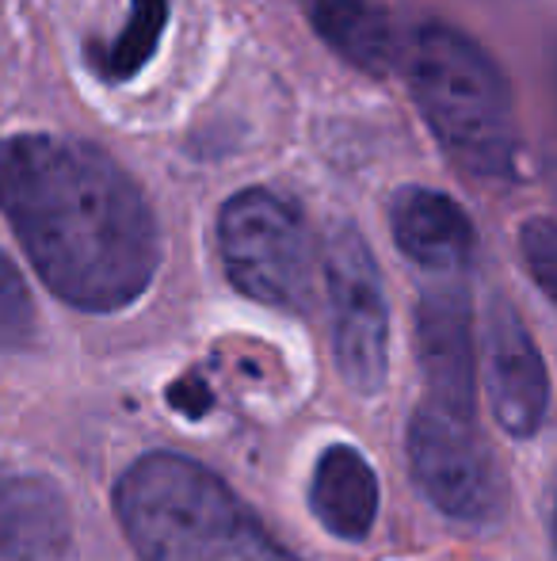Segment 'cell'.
Here are the masks:
<instances>
[{"mask_svg":"<svg viewBox=\"0 0 557 561\" xmlns=\"http://www.w3.org/2000/svg\"><path fill=\"white\" fill-rule=\"evenodd\" d=\"M550 550L557 561V485H554V504H550Z\"/></svg>","mask_w":557,"mask_h":561,"instance_id":"e0dca14e","label":"cell"},{"mask_svg":"<svg viewBox=\"0 0 557 561\" xmlns=\"http://www.w3.org/2000/svg\"><path fill=\"white\" fill-rule=\"evenodd\" d=\"M69 531L66 496L50 478L0 466V561H58Z\"/></svg>","mask_w":557,"mask_h":561,"instance_id":"9c48e42d","label":"cell"},{"mask_svg":"<svg viewBox=\"0 0 557 561\" xmlns=\"http://www.w3.org/2000/svg\"><path fill=\"white\" fill-rule=\"evenodd\" d=\"M485 355H489V393L500 428L527 439L543 428L550 405V375L543 352L527 333L520 310L508 298H492L489 329H485Z\"/></svg>","mask_w":557,"mask_h":561,"instance_id":"52a82bcc","label":"cell"},{"mask_svg":"<svg viewBox=\"0 0 557 561\" xmlns=\"http://www.w3.org/2000/svg\"><path fill=\"white\" fill-rule=\"evenodd\" d=\"M394 241L413 264L436 275H462L474 256V226L466 210L431 187H402L390 207Z\"/></svg>","mask_w":557,"mask_h":561,"instance_id":"30bf717a","label":"cell"},{"mask_svg":"<svg viewBox=\"0 0 557 561\" xmlns=\"http://www.w3.org/2000/svg\"><path fill=\"white\" fill-rule=\"evenodd\" d=\"M218 252L230 283L271 310L305 313L313 306L317 249L305 218L282 195L245 187L218 215Z\"/></svg>","mask_w":557,"mask_h":561,"instance_id":"277c9868","label":"cell"},{"mask_svg":"<svg viewBox=\"0 0 557 561\" xmlns=\"http://www.w3.org/2000/svg\"><path fill=\"white\" fill-rule=\"evenodd\" d=\"M115 512L141 561H298L207 466L146 455L119 478Z\"/></svg>","mask_w":557,"mask_h":561,"instance_id":"7a4b0ae2","label":"cell"},{"mask_svg":"<svg viewBox=\"0 0 557 561\" xmlns=\"http://www.w3.org/2000/svg\"><path fill=\"white\" fill-rule=\"evenodd\" d=\"M417 352L428 382L423 401L474 416V333H469V298L459 275H443L420 295Z\"/></svg>","mask_w":557,"mask_h":561,"instance_id":"ba28073f","label":"cell"},{"mask_svg":"<svg viewBox=\"0 0 557 561\" xmlns=\"http://www.w3.org/2000/svg\"><path fill=\"white\" fill-rule=\"evenodd\" d=\"M523 264L531 279L543 287V295L557 306V222L554 218H531L520 229Z\"/></svg>","mask_w":557,"mask_h":561,"instance_id":"9a60e30c","label":"cell"},{"mask_svg":"<svg viewBox=\"0 0 557 561\" xmlns=\"http://www.w3.org/2000/svg\"><path fill=\"white\" fill-rule=\"evenodd\" d=\"M310 27L348 66L382 77L397 66V31L386 0H302Z\"/></svg>","mask_w":557,"mask_h":561,"instance_id":"7c38bea8","label":"cell"},{"mask_svg":"<svg viewBox=\"0 0 557 561\" xmlns=\"http://www.w3.org/2000/svg\"><path fill=\"white\" fill-rule=\"evenodd\" d=\"M409 470L420 493L459 524L489 527L504 512V473L477 421L423 401L405 432Z\"/></svg>","mask_w":557,"mask_h":561,"instance_id":"5b68a950","label":"cell"},{"mask_svg":"<svg viewBox=\"0 0 557 561\" xmlns=\"http://www.w3.org/2000/svg\"><path fill=\"white\" fill-rule=\"evenodd\" d=\"M35 333V306L20 272L0 252V347H23Z\"/></svg>","mask_w":557,"mask_h":561,"instance_id":"5bb4252c","label":"cell"},{"mask_svg":"<svg viewBox=\"0 0 557 561\" xmlns=\"http://www.w3.org/2000/svg\"><path fill=\"white\" fill-rule=\"evenodd\" d=\"M325 287L336 367L351 390L371 398L390 370V310L374 252L356 226H336L325 241Z\"/></svg>","mask_w":557,"mask_h":561,"instance_id":"8992f818","label":"cell"},{"mask_svg":"<svg viewBox=\"0 0 557 561\" xmlns=\"http://www.w3.org/2000/svg\"><path fill=\"white\" fill-rule=\"evenodd\" d=\"M409 89L423 123L459 169L512 180L520 169V123L508 77L477 38L451 23H423L409 43Z\"/></svg>","mask_w":557,"mask_h":561,"instance_id":"3957f363","label":"cell"},{"mask_svg":"<svg viewBox=\"0 0 557 561\" xmlns=\"http://www.w3.org/2000/svg\"><path fill=\"white\" fill-rule=\"evenodd\" d=\"M169 401H172V409H179V413L192 416V421H199V416L207 413L210 405H214L207 382H202V378H195V375L179 378V382L169 390Z\"/></svg>","mask_w":557,"mask_h":561,"instance_id":"2e32d148","label":"cell"},{"mask_svg":"<svg viewBox=\"0 0 557 561\" xmlns=\"http://www.w3.org/2000/svg\"><path fill=\"white\" fill-rule=\"evenodd\" d=\"M164 23H169V0H130V15L119 35L112 43H96L89 50L100 77H107V81H130L153 58L156 43L164 35Z\"/></svg>","mask_w":557,"mask_h":561,"instance_id":"4fadbf2b","label":"cell"},{"mask_svg":"<svg viewBox=\"0 0 557 561\" xmlns=\"http://www.w3.org/2000/svg\"><path fill=\"white\" fill-rule=\"evenodd\" d=\"M379 473L363 458V450L351 444H333L313 466L310 481V508L328 535L359 542L371 535L379 519Z\"/></svg>","mask_w":557,"mask_h":561,"instance_id":"8fae6325","label":"cell"},{"mask_svg":"<svg viewBox=\"0 0 557 561\" xmlns=\"http://www.w3.org/2000/svg\"><path fill=\"white\" fill-rule=\"evenodd\" d=\"M0 210L58 298L112 313L146 295L161 233L141 187L104 149L58 134L0 141Z\"/></svg>","mask_w":557,"mask_h":561,"instance_id":"6da1fadb","label":"cell"}]
</instances>
